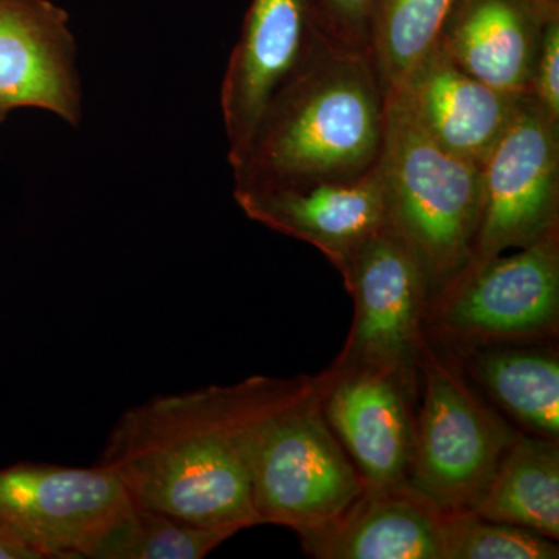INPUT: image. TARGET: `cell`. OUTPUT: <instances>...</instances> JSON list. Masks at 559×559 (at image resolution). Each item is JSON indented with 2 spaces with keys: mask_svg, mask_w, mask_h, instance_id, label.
<instances>
[{
  "mask_svg": "<svg viewBox=\"0 0 559 559\" xmlns=\"http://www.w3.org/2000/svg\"><path fill=\"white\" fill-rule=\"evenodd\" d=\"M557 540L484 520L474 511H451L444 535V559H557Z\"/></svg>",
  "mask_w": 559,
  "mask_h": 559,
  "instance_id": "21",
  "label": "cell"
},
{
  "mask_svg": "<svg viewBox=\"0 0 559 559\" xmlns=\"http://www.w3.org/2000/svg\"><path fill=\"white\" fill-rule=\"evenodd\" d=\"M450 514L407 480L366 485L336 520L297 535L319 559H444Z\"/></svg>",
  "mask_w": 559,
  "mask_h": 559,
  "instance_id": "15",
  "label": "cell"
},
{
  "mask_svg": "<svg viewBox=\"0 0 559 559\" xmlns=\"http://www.w3.org/2000/svg\"><path fill=\"white\" fill-rule=\"evenodd\" d=\"M237 533L240 530L194 524L132 502L92 559H202Z\"/></svg>",
  "mask_w": 559,
  "mask_h": 559,
  "instance_id": "20",
  "label": "cell"
},
{
  "mask_svg": "<svg viewBox=\"0 0 559 559\" xmlns=\"http://www.w3.org/2000/svg\"><path fill=\"white\" fill-rule=\"evenodd\" d=\"M407 481L448 511H474L503 452L516 439L471 385L459 353L426 337Z\"/></svg>",
  "mask_w": 559,
  "mask_h": 559,
  "instance_id": "5",
  "label": "cell"
},
{
  "mask_svg": "<svg viewBox=\"0 0 559 559\" xmlns=\"http://www.w3.org/2000/svg\"><path fill=\"white\" fill-rule=\"evenodd\" d=\"M419 373L333 366L314 378L320 409L369 487L409 476Z\"/></svg>",
  "mask_w": 559,
  "mask_h": 559,
  "instance_id": "10",
  "label": "cell"
},
{
  "mask_svg": "<svg viewBox=\"0 0 559 559\" xmlns=\"http://www.w3.org/2000/svg\"><path fill=\"white\" fill-rule=\"evenodd\" d=\"M455 2L374 0L367 53L385 94H392L437 46L441 27Z\"/></svg>",
  "mask_w": 559,
  "mask_h": 559,
  "instance_id": "19",
  "label": "cell"
},
{
  "mask_svg": "<svg viewBox=\"0 0 559 559\" xmlns=\"http://www.w3.org/2000/svg\"><path fill=\"white\" fill-rule=\"evenodd\" d=\"M345 288L355 311L347 342L333 364L418 373L429 285L409 246L392 226L359 250Z\"/></svg>",
  "mask_w": 559,
  "mask_h": 559,
  "instance_id": "9",
  "label": "cell"
},
{
  "mask_svg": "<svg viewBox=\"0 0 559 559\" xmlns=\"http://www.w3.org/2000/svg\"><path fill=\"white\" fill-rule=\"evenodd\" d=\"M559 227L527 248L469 264L430 297L425 336L450 347L554 340Z\"/></svg>",
  "mask_w": 559,
  "mask_h": 559,
  "instance_id": "6",
  "label": "cell"
},
{
  "mask_svg": "<svg viewBox=\"0 0 559 559\" xmlns=\"http://www.w3.org/2000/svg\"><path fill=\"white\" fill-rule=\"evenodd\" d=\"M388 94L367 51L325 35L261 112L234 191L304 189L369 175L384 143Z\"/></svg>",
  "mask_w": 559,
  "mask_h": 559,
  "instance_id": "2",
  "label": "cell"
},
{
  "mask_svg": "<svg viewBox=\"0 0 559 559\" xmlns=\"http://www.w3.org/2000/svg\"><path fill=\"white\" fill-rule=\"evenodd\" d=\"M249 219L308 242L340 272L347 286L359 250L390 226L377 167L352 182H322L304 189L234 191Z\"/></svg>",
  "mask_w": 559,
  "mask_h": 559,
  "instance_id": "13",
  "label": "cell"
},
{
  "mask_svg": "<svg viewBox=\"0 0 559 559\" xmlns=\"http://www.w3.org/2000/svg\"><path fill=\"white\" fill-rule=\"evenodd\" d=\"M132 507L112 471L20 462L0 469V528L40 559H92Z\"/></svg>",
  "mask_w": 559,
  "mask_h": 559,
  "instance_id": "7",
  "label": "cell"
},
{
  "mask_svg": "<svg viewBox=\"0 0 559 559\" xmlns=\"http://www.w3.org/2000/svg\"><path fill=\"white\" fill-rule=\"evenodd\" d=\"M528 95L559 123V17L551 21L544 33Z\"/></svg>",
  "mask_w": 559,
  "mask_h": 559,
  "instance_id": "23",
  "label": "cell"
},
{
  "mask_svg": "<svg viewBox=\"0 0 559 559\" xmlns=\"http://www.w3.org/2000/svg\"><path fill=\"white\" fill-rule=\"evenodd\" d=\"M299 380L252 377L135 404L109 430L97 465L135 506L207 527H255L250 426Z\"/></svg>",
  "mask_w": 559,
  "mask_h": 559,
  "instance_id": "1",
  "label": "cell"
},
{
  "mask_svg": "<svg viewBox=\"0 0 559 559\" xmlns=\"http://www.w3.org/2000/svg\"><path fill=\"white\" fill-rule=\"evenodd\" d=\"M249 466L260 525L296 533L336 520L366 488L323 417L310 377H301L252 423Z\"/></svg>",
  "mask_w": 559,
  "mask_h": 559,
  "instance_id": "4",
  "label": "cell"
},
{
  "mask_svg": "<svg viewBox=\"0 0 559 559\" xmlns=\"http://www.w3.org/2000/svg\"><path fill=\"white\" fill-rule=\"evenodd\" d=\"M320 36L311 0L250 2L221 84L229 164L240 156L261 112Z\"/></svg>",
  "mask_w": 559,
  "mask_h": 559,
  "instance_id": "12",
  "label": "cell"
},
{
  "mask_svg": "<svg viewBox=\"0 0 559 559\" xmlns=\"http://www.w3.org/2000/svg\"><path fill=\"white\" fill-rule=\"evenodd\" d=\"M388 97L440 148L480 165L522 95L474 79L436 46Z\"/></svg>",
  "mask_w": 559,
  "mask_h": 559,
  "instance_id": "14",
  "label": "cell"
},
{
  "mask_svg": "<svg viewBox=\"0 0 559 559\" xmlns=\"http://www.w3.org/2000/svg\"><path fill=\"white\" fill-rule=\"evenodd\" d=\"M559 0H457L437 46L495 90L528 95L544 33Z\"/></svg>",
  "mask_w": 559,
  "mask_h": 559,
  "instance_id": "16",
  "label": "cell"
},
{
  "mask_svg": "<svg viewBox=\"0 0 559 559\" xmlns=\"http://www.w3.org/2000/svg\"><path fill=\"white\" fill-rule=\"evenodd\" d=\"M469 378L533 436L559 440V356L536 342L452 347Z\"/></svg>",
  "mask_w": 559,
  "mask_h": 559,
  "instance_id": "17",
  "label": "cell"
},
{
  "mask_svg": "<svg viewBox=\"0 0 559 559\" xmlns=\"http://www.w3.org/2000/svg\"><path fill=\"white\" fill-rule=\"evenodd\" d=\"M20 109L83 123L79 44L53 0H0V124Z\"/></svg>",
  "mask_w": 559,
  "mask_h": 559,
  "instance_id": "11",
  "label": "cell"
},
{
  "mask_svg": "<svg viewBox=\"0 0 559 559\" xmlns=\"http://www.w3.org/2000/svg\"><path fill=\"white\" fill-rule=\"evenodd\" d=\"M0 559H40L36 551L21 543L16 536L0 528Z\"/></svg>",
  "mask_w": 559,
  "mask_h": 559,
  "instance_id": "24",
  "label": "cell"
},
{
  "mask_svg": "<svg viewBox=\"0 0 559 559\" xmlns=\"http://www.w3.org/2000/svg\"><path fill=\"white\" fill-rule=\"evenodd\" d=\"M474 513L559 539V440L518 433Z\"/></svg>",
  "mask_w": 559,
  "mask_h": 559,
  "instance_id": "18",
  "label": "cell"
},
{
  "mask_svg": "<svg viewBox=\"0 0 559 559\" xmlns=\"http://www.w3.org/2000/svg\"><path fill=\"white\" fill-rule=\"evenodd\" d=\"M377 171L390 226L409 246L436 296L473 259L484 209L480 165L440 148L388 97Z\"/></svg>",
  "mask_w": 559,
  "mask_h": 559,
  "instance_id": "3",
  "label": "cell"
},
{
  "mask_svg": "<svg viewBox=\"0 0 559 559\" xmlns=\"http://www.w3.org/2000/svg\"><path fill=\"white\" fill-rule=\"evenodd\" d=\"M322 35L345 49L367 51L374 0H311Z\"/></svg>",
  "mask_w": 559,
  "mask_h": 559,
  "instance_id": "22",
  "label": "cell"
},
{
  "mask_svg": "<svg viewBox=\"0 0 559 559\" xmlns=\"http://www.w3.org/2000/svg\"><path fill=\"white\" fill-rule=\"evenodd\" d=\"M484 209L469 264L527 248L559 227V123L522 95L480 164Z\"/></svg>",
  "mask_w": 559,
  "mask_h": 559,
  "instance_id": "8",
  "label": "cell"
}]
</instances>
